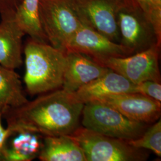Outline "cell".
<instances>
[{
    "mask_svg": "<svg viewBox=\"0 0 161 161\" xmlns=\"http://www.w3.org/2000/svg\"><path fill=\"white\" fill-rule=\"evenodd\" d=\"M119 44L131 54L153 46L161 47L149 19L135 0H125L117 14Z\"/></svg>",
    "mask_w": 161,
    "mask_h": 161,
    "instance_id": "cell-5",
    "label": "cell"
},
{
    "mask_svg": "<svg viewBox=\"0 0 161 161\" xmlns=\"http://www.w3.org/2000/svg\"><path fill=\"white\" fill-rule=\"evenodd\" d=\"M83 25L119 43L117 14L125 0H68Z\"/></svg>",
    "mask_w": 161,
    "mask_h": 161,
    "instance_id": "cell-7",
    "label": "cell"
},
{
    "mask_svg": "<svg viewBox=\"0 0 161 161\" xmlns=\"http://www.w3.org/2000/svg\"><path fill=\"white\" fill-rule=\"evenodd\" d=\"M82 127L104 136L129 141L141 136L147 124L133 121L106 104L86 102L82 112Z\"/></svg>",
    "mask_w": 161,
    "mask_h": 161,
    "instance_id": "cell-3",
    "label": "cell"
},
{
    "mask_svg": "<svg viewBox=\"0 0 161 161\" xmlns=\"http://www.w3.org/2000/svg\"><path fill=\"white\" fill-rule=\"evenodd\" d=\"M14 14L2 16L0 22V64L14 70L22 64V38L25 35Z\"/></svg>",
    "mask_w": 161,
    "mask_h": 161,
    "instance_id": "cell-13",
    "label": "cell"
},
{
    "mask_svg": "<svg viewBox=\"0 0 161 161\" xmlns=\"http://www.w3.org/2000/svg\"><path fill=\"white\" fill-rule=\"evenodd\" d=\"M3 115L0 114V149L3 144L6 137L8 134V130L7 128H4L3 127L1 124V117Z\"/></svg>",
    "mask_w": 161,
    "mask_h": 161,
    "instance_id": "cell-22",
    "label": "cell"
},
{
    "mask_svg": "<svg viewBox=\"0 0 161 161\" xmlns=\"http://www.w3.org/2000/svg\"><path fill=\"white\" fill-rule=\"evenodd\" d=\"M83 150L86 161H143L149 155L126 140L110 137L84 127H78L70 135Z\"/></svg>",
    "mask_w": 161,
    "mask_h": 161,
    "instance_id": "cell-4",
    "label": "cell"
},
{
    "mask_svg": "<svg viewBox=\"0 0 161 161\" xmlns=\"http://www.w3.org/2000/svg\"><path fill=\"white\" fill-rule=\"evenodd\" d=\"M24 53L26 68L24 82L29 94L50 92L62 87L66 52L49 43L30 38L25 45Z\"/></svg>",
    "mask_w": 161,
    "mask_h": 161,
    "instance_id": "cell-2",
    "label": "cell"
},
{
    "mask_svg": "<svg viewBox=\"0 0 161 161\" xmlns=\"http://www.w3.org/2000/svg\"><path fill=\"white\" fill-rule=\"evenodd\" d=\"M152 23L161 44V0H135Z\"/></svg>",
    "mask_w": 161,
    "mask_h": 161,
    "instance_id": "cell-19",
    "label": "cell"
},
{
    "mask_svg": "<svg viewBox=\"0 0 161 161\" xmlns=\"http://www.w3.org/2000/svg\"><path fill=\"white\" fill-rule=\"evenodd\" d=\"M39 4L40 0H21L14 17L19 26L31 39L48 43L41 24Z\"/></svg>",
    "mask_w": 161,
    "mask_h": 161,
    "instance_id": "cell-17",
    "label": "cell"
},
{
    "mask_svg": "<svg viewBox=\"0 0 161 161\" xmlns=\"http://www.w3.org/2000/svg\"><path fill=\"white\" fill-rule=\"evenodd\" d=\"M21 0H0L1 16L13 15Z\"/></svg>",
    "mask_w": 161,
    "mask_h": 161,
    "instance_id": "cell-21",
    "label": "cell"
},
{
    "mask_svg": "<svg viewBox=\"0 0 161 161\" xmlns=\"http://www.w3.org/2000/svg\"><path fill=\"white\" fill-rule=\"evenodd\" d=\"M39 16L48 43L66 52L69 42L83 25L69 1L40 0Z\"/></svg>",
    "mask_w": 161,
    "mask_h": 161,
    "instance_id": "cell-6",
    "label": "cell"
},
{
    "mask_svg": "<svg viewBox=\"0 0 161 161\" xmlns=\"http://www.w3.org/2000/svg\"><path fill=\"white\" fill-rule=\"evenodd\" d=\"M160 48L155 45L126 57L109 58L101 64L119 74L134 85L145 80L161 82Z\"/></svg>",
    "mask_w": 161,
    "mask_h": 161,
    "instance_id": "cell-8",
    "label": "cell"
},
{
    "mask_svg": "<svg viewBox=\"0 0 161 161\" xmlns=\"http://www.w3.org/2000/svg\"><path fill=\"white\" fill-rule=\"evenodd\" d=\"M136 92V85L119 74L109 69L100 77L82 86L75 96L85 104L111 94Z\"/></svg>",
    "mask_w": 161,
    "mask_h": 161,
    "instance_id": "cell-14",
    "label": "cell"
},
{
    "mask_svg": "<svg viewBox=\"0 0 161 161\" xmlns=\"http://www.w3.org/2000/svg\"><path fill=\"white\" fill-rule=\"evenodd\" d=\"M109 69L82 53L67 51L62 88L67 92L74 93Z\"/></svg>",
    "mask_w": 161,
    "mask_h": 161,
    "instance_id": "cell-11",
    "label": "cell"
},
{
    "mask_svg": "<svg viewBox=\"0 0 161 161\" xmlns=\"http://www.w3.org/2000/svg\"><path fill=\"white\" fill-rule=\"evenodd\" d=\"M7 130L0 149V161H31L38 158L44 136L23 129Z\"/></svg>",
    "mask_w": 161,
    "mask_h": 161,
    "instance_id": "cell-12",
    "label": "cell"
},
{
    "mask_svg": "<svg viewBox=\"0 0 161 161\" xmlns=\"http://www.w3.org/2000/svg\"><path fill=\"white\" fill-rule=\"evenodd\" d=\"M96 101L114 108L133 121L148 124L160 118L161 103L138 92L111 94Z\"/></svg>",
    "mask_w": 161,
    "mask_h": 161,
    "instance_id": "cell-10",
    "label": "cell"
},
{
    "mask_svg": "<svg viewBox=\"0 0 161 161\" xmlns=\"http://www.w3.org/2000/svg\"><path fill=\"white\" fill-rule=\"evenodd\" d=\"M67 51L82 53L100 64L109 58L131 55L121 44L110 40L85 25H82L72 37L67 47Z\"/></svg>",
    "mask_w": 161,
    "mask_h": 161,
    "instance_id": "cell-9",
    "label": "cell"
},
{
    "mask_svg": "<svg viewBox=\"0 0 161 161\" xmlns=\"http://www.w3.org/2000/svg\"><path fill=\"white\" fill-rule=\"evenodd\" d=\"M161 82L145 80L136 85V92L161 102Z\"/></svg>",
    "mask_w": 161,
    "mask_h": 161,
    "instance_id": "cell-20",
    "label": "cell"
},
{
    "mask_svg": "<svg viewBox=\"0 0 161 161\" xmlns=\"http://www.w3.org/2000/svg\"><path fill=\"white\" fill-rule=\"evenodd\" d=\"M28 102L24 94L20 76L14 69L0 64V114L19 108Z\"/></svg>",
    "mask_w": 161,
    "mask_h": 161,
    "instance_id": "cell-16",
    "label": "cell"
},
{
    "mask_svg": "<svg viewBox=\"0 0 161 161\" xmlns=\"http://www.w3.org/2000/svg\"><path fill=\"white\" fill-rule=\"evenodd\" d=\"M38 158L42 161H86L83 150L70 135L44 137Z\"/></svg>",
    "mask_w": 161,
    "mask_h": 161,
    "instance_id": "cell-15",
    "label": "cell"
},
{
    "mask_svg": "<svg viewBox=\"0 0 161 161\" xmlns=\"http://www.w3.org/2000/svg\"><path fill=\"white\" fill-rule=\"evenodd\" d=\"M84 103L62 88L52 91L8 110L5 115L8 130L23 129L43 136L70 135L78 127Z\"/></svg>",
    "mask_w": 161,
    "mask_h": 161,
    "instance_id": "cell-1",
    "label": "cell"
},
{
    "mask_svg": "<svg viewBox=\"0 0 161 161\" xmlns=\"http://www.w3.org/2000/svg\"><path fill=\"white\" fill-rule=\"evenodd\" d=\"M133 147L149 150L159 157L161 156V121L158 120L147 128L138 138L127 141Z\"/></svg>",
    "mask_w": 161,
    "mask_h": 161,
    "instance_id": "cell-18",
    "label": "cell"
}]
</instances>
